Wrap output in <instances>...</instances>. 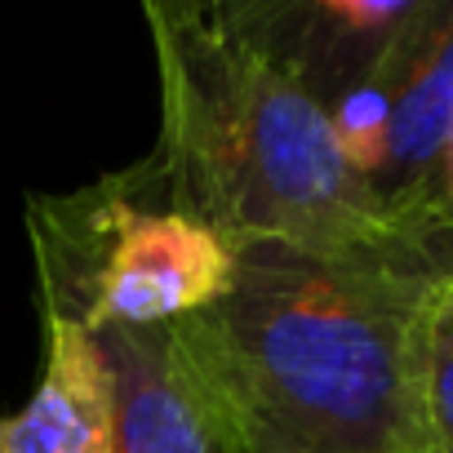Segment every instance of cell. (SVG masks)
<instances>
[{"label":"cell","mask_w":453,"mask_h":453,"mask_svg":"<svg viewBox=\"0 0 453 453\" xmlns=\"http://www.w3.org/2000/svg\"><path fill=\"white\" fill-rule=\"evenodd\" d=\"M453 245H236L232 285L169 338L236 453H426L418 342Z\"/></svg>","instance_id":"6da1fadb"},{"label":"cell","mask_w":453,"mask_h":453,"mask_svg":"<svg viewBox=\"0 0 453 453\" xmlns=\"http://www.w3.org/2000/svg\"><path fill=\"white\" fill-rule=\"evenodd\" d=\"M116 404V453H236L169 329L94 334Z\"/></svg>","instance_id":"5b68a950"},{"label":"cell","mask_w":453,"mask_h":453,"mask_svg":"<svg viewBox=\"0 0 453 453\" xmlns=\"http://www.w3.org/2000/svg\"><path fill=\"white\" fill-rule=\"evenodd\" d=\"M440 213H444V232L453 236V111H449V151H444V187H440Z\"/></svg>","instance_id":"ba28073f"},{"label":"cell","mask_w":453,"mask_h":453,"mask_svg":"<svg viewBox=\"0 0 453 453\" xmlns=\"http://www.w3.org/2000/svg\"><path fill=\"white\" fill-rule=\"evenodd\" d=\"M418 400L426 453H453V276L435 289L418 342Z\"/></svg>","instance_id":"52a82bcc"},{"label":"cell","mask_w":453,"mask_h":453,"mask_svg":"<svg viewBox=\"0 0 453 453\" xmlns=\"http://www.w3.org/2000/svg\"><path fill=\"white\" fill-rule=\"evenodd\" d=\"M0 453H116L111 373L94 334L45 320V373L19 413H0Z\"/></svg>","instance_id":"8992f818"},{"label":"cell","mask_w":453,"mask_h":453,"mask_svg":"<svg viewBox=\"0 0 453 453\" xmlns=\"http://www.w3.org/2000/svg\"><path fill=\"white\" fill-rule=\"evenodd\" d=\"M263 63L325 111L373 81L426 14V0H213Z\"/></svg>","instance_id":"277c9868"},{"label":"cell","mask_w":453,"mask_h":453,"mask_svg":"<svg viewBox=\"0 0 453 453\" xmlns=\"http://www.w3.org/2000/svg\"><path fill=\"white\" fill-rule=\"evenodd\" d=\"M142 19L160 67L151 165L187 213L232 245L413 241L382 218L342 160L325 107L263 63L218 19L213 0H151Z\"/></svg>","instance_id":"7a4b0ae2"},{"label":"cell","mask_w":453,"mask_h":453,"mask_svg":"<svg viewBox=\"0 0 453 453\" xmlns=\"http://www.w3.org/2000/svg\"><path fill=\"white\" fill-rule=\"evenodd\" d=\"M41 311L85 334L169 329L232 285L236 245L187 213L147 160L67 196H27Z\"/></svg>","instance_id":"3957f363"}]
</instances>
